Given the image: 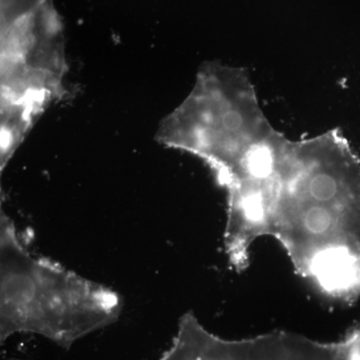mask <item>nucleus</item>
I'll return each mask as SVG.
<instances>
[{"instance_id":"obj_3","label":"nucleus","mask_w":360,"mask_h":360,"mask_svg":"<svg viewBox=\"0 0 360 360\" xmlns=\"http://www.w3.org/2000/svg\"><path fill=\"white\" fill-rule=\"evenodd\" d=\"M272 129L245 71L210 65L198 73L186 101L163 120L158 139L198 156L219 177Z\"/></svg>"},{"instance_id":"obj_4","label":"nucleus","mask_w":360,"mask_h":360,"mask_svg":"<svg viewBox=\"0 0 360 360\" xmlns=\"http://www.w3.org/2000/svg\"><path fill=\"white\" fill-rule=\"evenodd\" d=\"M65 71L61 30L51 6L44 1L2 21V170L40 113L63 96Z\"/></svg>"},{"instance_id":"obj_1","label":"nucleus","mask_w":360,"mask_h":360,"mask_svg":"<svg viewBox=\"0 0 360 360\" xmlns=\"http://www.w3.org/2000/svg\"><path fill=\"white\" fill-rule=\"evenodd\" d=\"M270 236L331 300L360 296V158L338 130L291 142Z\"/></svg>"},{"instance_id":"obj_5","label":"nucleus","mask_w":360,"mask_h":360,"mask_svg":"<svg viewBox=\"0 0 360 360\" xmlns=\"http://www.w3.org/2000/svg\"><path fill=\"white\" fill-rule=\"evenodd\" d=\"M181 360H360V321L335 342L288 331L238 340L210 333L194 342Z\"/></svg>"},{"instance_id":"obj_2","label":"nucleus","mask_w":360,"mask_h":360,"mask_svg":"<svg viewBox=\"0 0 360 360\" xmlns=\"http://www.w3.org/2000/svg\"><path fill=\"white\" fill-rule=\"evenodd\" d=\"M122 295L46 257L33 255L13 220L0 217V340L18 333L42 336L70 349L115 323Z\"/></svg>"}]
</instances>
